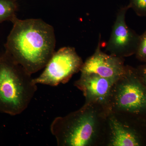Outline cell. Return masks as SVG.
<instances>
[{"mask_svg": "<svg viewBox=\"0 0 146 146\" xmlns=\"http://www.w3.org/2000/svg\"><path fill=\"white\" fill-rule=\"evenodd\" d=\"M11 22L5 52L32 75L44 68L54 52V29L40 19L21 20L16 16Z\"/></svg>", "mask_w": 146, "mask_h": 146, "instance_id": "6da1fadb", "label": "cell"}, {"mask_svg": "<svg viewBox=\"0 0 146 146\" xmlns=\"http://www.w3.org/2000/svg\"><path fill=\"white\" fill-rule=\"evenodd\" d=\"M109 112L96 105L85 104L65 117L55 118L50 125L58 146H91L104 132Z\"/></svg>", "mask_w": 146, "mask_h": 146, "instance_id": "7a4b0ae2", "label": "cell"}, {"mask_svg": "<svg viewBox=\"0 0 146 146\" xmlns=\"http://www.w3.org/2000/svg\"><path fill=\"white\" fill-rule=\"evenodd\" d=\"M31 75L6 52L0 56V112L16 116L27 108L37 89Z\"/></svg>", "mask_w": 146, "mask_h": 146, "instance_id": "3957f363", "label": "cell"}, {"mask_svg": "<svg viewBox=\"0 0 146 146\" xmlns=\"http://www.w3.org/2000/svg\"><path fill=\"white\" fill-rule=\"evenodd\" d=\"M110 112L123 113L128 121H146V87L136 68L126 66L125 72L112 88Z\"/></svg>", "mask_w": 146, "mask_h": 146, "instance_id": "277c9868", "label": "cell"}, {"mask_svg": "<svg viewBox=\"0 0 146 146\" xmlns=\"http://www.w3.org/2000/svg\"><path fill=\"white\" fill-rule=\"evenodd\" d=\"M82 59L73 47H65L54 52L39 76L33 78L36 84L55 86L68 82L80 71Z\"/></svg>", "mask_w": 146, "mask_h": 146, "instance_id": "5b68a950", "label": "cell"}, {"mask_svg": "<svg viewBox=\"0 0 146 146\" xmlns=\"http://www.w3.org/2000/svg\"><path fill=\"white\" fill-rule=\"evenodd\" d=\"M129 9L127 5L118 11L106 48L110 54L123 58L135 54L140 39V35L126 23V14Z\"/></svg>", "mask_w": 146, "mask_h": 146, "instance_id": "8992f818", "label": "cell"}, {"mask_svg": "<svg viewBox=\"0 0 146 146\" xmlns=\"http://www.w3.org/2000/svg\"><path fill=\"white\" fill-rule=\"evenodd\" d=\"M110 146L146 145V129L142 123L128 121L123 123L114 113L109 112L107 117Z\"/></svg>", "mask_w": 146, "mask_h": 146, "instance_id": "52a82bcc", "label": "cell"}, {"mask_svg": "<svg viewBox=\"0 0 146 146\" xmlns=\"http://www.w3.org/2000/svg\"><path fill=\"white\" fill-rule=\"evenodd\" d=\"M118 80L103 77L94 73L81 74L74 85L83 93L86 99L85 104L98 106L110 112L112 88Z\"/></svg>", "mask_w": 146, "mask_h": 146, "instance_id": "ba28073f", "label": "cell"}, {"mask_svg": "<svg viewBox=\"0 0 146 146\" xmlns=\"http://www.w3.org/2000/svg\"><path fill=\"white\" fill-rule=\"evenodd\" d=\"M125 69L123 58L107 54L102 50L100 35L95 52L83 63L80 71L81 74L94 73L118 80L124 74Z\"/></svg>", "mask_w": 146, "mask_h": 146, "instance_id": "9c48e42d", "label": "cell"}, {"mask_svg": "<svg viewBox=\"0 0 146 146\" xmlns=\"http://www.w3.org/2000/svg\"><path fill=\"white\" fill-rule=\"evenodd\" d=\"M18 4L16 0H0V24L16 17Z\"/></svg>", "mask_w": 146, "mask_h": 146, "instance_id": "30bf717a", "label": "cell"}, {"mask_svg": "<svg viewBox=\"0 0 146 146\" xmlns=\"http://www.w3.org/2000/svg\"><path fill=\"white\" fill-rule=\"evenodd\" d=\"M128 5L134 11L137 16H146V0H129Z\"/></svg>", "mask_w": 146, "mask_h": 146, "instance_id": "8fae6325", "label": "cell"}, {"mask_svg": "<svg viewBox=\"0 0 146 146\" xmlns=\"http://www.w3.org/2000/svg\"><path fill=\"white\" fill-rule=\"evenodd\" d=\"M135 55L138 60L146 63V31L142 35H140L138 47Z\"/></svg>", "mask_w": 146, "mask_h": 146, "instance_id": "7c38bea8", "label": "cell"}, {"mask_svg": "<svg viewBox=\"0 0 146 146\" xmlns=\"http://www.w3.org/2000/svg\"><path fill=\"white\" fill-rule=\"evenodd\" d=\"M136 69L139 78L146 87V63L139 66Z\"/></svg>", "mask_w": 146, "mask_h": 146, "instance_id": "4fadbf2b", "label": "cell"}, {"mask_svg": "<svg viewBox=\"0 0 146 146\" xmlns=\"http://www.w3.org/2000/svg\"><path fill=\"white\" fill-rule=\"evenodd\" d=\"M144 125L145 126V127L146 129V121L144 123Z\"/></svg>", "mask_w": 146, "mask_h": 146, "instance_id": "5bb4252c", "label": "cell"}, {"mask_svg": "<svg viewBox=\"0 0 146 146\" xmlns=\"http://www.w3.org/2000/svg\"><path fill=\"white\" fill-rule=\"evenodd\" d=\"M16 1H18V0H16Z\"/></svg>", "mask_w": 146, "mask_h": 146, "instance_id": "9a60e30c", "label": "cell"}]
</instances>
